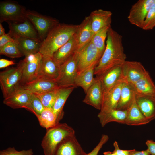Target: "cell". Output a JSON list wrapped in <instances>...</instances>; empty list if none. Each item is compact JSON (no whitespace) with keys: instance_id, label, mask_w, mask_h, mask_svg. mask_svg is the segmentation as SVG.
<instances>
[{"instance_id":"obj_6","label":"cell","mask_w":155,"mask_h":155,"mask_svg":"<svg viewBox=\"0 0 155 155\" xmlns=\"http://www.w3.org/2000/svg\"><path fill=\"white\" fill-rule=\"evenodd\" d=\"M102 56L91 40L78 51V75L93 65L97 66Z\"/></svg>"},{"instance_id":"obj_37","label":"cell","mask_w":155,"mask_h":155,"mask_svg":"<svg viewBox=\"0 0 155 155\" xmlns=\"http://www.w3.org/2000/svg\"><path fill=\"white\" fill-rule=\"evenodd\" d=\"M33 153L32 149L19 151L14 147H9L0 151V155H33Z\"/></svg>"},{"instance_id":"obj_42","label":"cell","mask_w":155,"mask_h":155,"mask_svg":"<svg viewBox=\"0 0 155 155\" xmlns=\"http://www.w3.org/2000/svg\"><path fill=\"white\" fill-rule=\"evenodd\" d=\"M15 64L13 60L1 59H0V68H4Z\"/></svg>"},{"instance_id":"obj_1","label":"cell","mask_w":155,"mask_h":155,"mask_svg":"<svg viewBox=\"0 0 155 155\" xmlns=\"http://www.w3.org/2000/svg\"><path fill=\"white\" fill-rule=\"evenodd\" d=\"M122 36L111 27L107 33L104 52L95 68L94 75L98 77L110 69L122 65L126 61Z\"/></svg>"},{"instance_id":"obj_21","label":"cell","mask_w":155,"mask_h":155,"mask_svg":"<svg viewBox=\"0 0 155 155\" xmlns=\"http://www.w3.org/2000/svg\"><path fill=\"white\" fill-rule=\"evenodd\" d=\"M112 16L111 11L102 9L96 10L91 13L90 16L94 34L104 27L111 26Z\"/></svg>"},{"instance_id":"obj_10","label":"cell","mask_w":155,"mask_h":155,"mask_svg":"<svg viewBox=\"0 0 155 155\" xmlns=\"http://www.w3.org/2000/svg\"><path fill=\"white\" fill-rule=\"evenodd\" d=\"M155 0H139L132 5L127 17L129 22L142 29L148 13Z\"/></svg>"},{"instance_id":"obj_27","label":"cell","mask_w":155,"mask_h":155,"mask_svg":"<svg viewBox=\"0 0 155 155\" xmlns=\"http://www.w3.org/2000/svg\"><path fill=\"white\" fill-rule=\"evenodd\" d=\"M127 115V110L113 109L106 111L100 112L97 117L101 126L104 127L111 122L125 124Z\"/></svg>"},{"instance_id":"obj_45","label":"cell","mask_w":155,"mask_h":155,"mask_svg":"<svg viewBox=\"0 0 155 155\" xmlns=\"http://www.w3.org/2000/svg\"><path fill=\"white\" fill-rule=\"evenodd\" d=\"M104 155H117L113 152L110 151H106L103 153Z\"/></svg>"},{"instance_id":"obj_43","label":"cell","mask_w":155,"mask_h":155,"mask_svg":"<svg viewBox=\"0 0 155 155\" xmlns=\"http://www.w3.org/2000/svg\"><path fill=\"white\" fill-rule=\"evenodd\" d=\"M129 155H150V154L147 149L141 151H137L135 149H132Z\"/></svg>"},{"instance_id":"obj_15","label":"cell","mask_w":155,"mask_h":155,"mask_svg":"<svg viewBox=\"0 0 155 155\" xmlns=\"http://www.w3.org/2000/svg\"><path fill=\"white\" fill-rule=\"evenodd\" d=\"M125 80L124 78L120 80L107 92L103 94L102 104L100 112H103L116 108Z\"/></svg>"},{"instance_id":"obj_13","label":"cell","mask_w":155,"mask_h":155,"mask_svg":"<svg viewBox=\"0 0 155 155\" xmlns=\"http://www.w3.org/2000/svg\"><path fill=\"white\" fill-rule=\"evenodd\" d=\"M121 67L123 78L132 84L141 78L147 71L142 63L138 61H126Z\"/></svg>"},{"instance_id":"obj_16","label":"cell","mask_w":155,"mask_h":155,"mask_svg":"<svg viewBox=\"0 0 155 155\" xmlns=\"http://www.w3.org/2000/svg\"><path fill=\"white\" fill-rule=\"evenodd\" d=\"M94 35L90 17V16L86 17L78 25L74 35L77 44L78 51L90 42Z\"/></svg>"},{"instance_id":"obj_25","label":"cell","mask_w":155,"mask_h":155,"mask_svg":"<svg viewBox=\"0 0 155 155\" xmlns=\"http://www.w3.org/2000/svg\"><path fill=\"white\" fill-rule=\"evenodd\" d=\"M135 99L136 93L133 85L125 80L121 88L120 98L116 109L127 110Z\"/></svg>"},{"instance_id":"obj_12","label":"cell","mask_w":155,"mask_h":155,"mask_svg":"<svg viewBox=\"0 0 155 155\" xmlns=\"http://www.w3.org/2000/svg\"><path fill=\"white\" fill-rule=\"evenodd\" d=\"M77 140L75 134L69 136L60 142L53 155H87Z\"/></svg>"},{"instance_id":"obj_30","label":"cell","mask_w":155,"mask_h":155,"mask_svg":"<svg viewBox=\"0 0 155 155\" xmlns=\"http://www.w3.org/2000/svg\"><path fill=\"white\" fill-rule=\"evenodd\" d=\"M96 66L93 65L78 75L75 81V86L81 87L86 93L96 80L94 75Z\"/></svg>"},{"instance_id":"obj_3","label":"cell","mask_w":155,"mask_h":155,"mask_svg":"<svg viewBox=\"0 0 155 155\" xmlns=\"http://www.w3.org/2000/svg\"><path fill=\"white\" fill-rule=\"evenodd\" d=\"M41 142L44 155H53L58 145L67 137L75 134V131L65 123H59L46 130Z\"/></svg>"},{"instance_id":"obj_7","label":"cell","mask_w":155,"mask_h":155,"mask_svg":"<svg viewBox=\"0 0 155 155\" xmlns=\"http://www.w3.org/2000/svg\"><path fill=\"white\" fill-rule=\"evenodd\" d=\"M77 51L60 66V72L56 82L59 87L73 86L78 75Z\"/></svg>"},{"instance_id":"obj_41","label":"cell","mask_w":155,"mask_h":155,"mask_svg":"<svg viewBox=\"0 0 155 155\" xmlns=\"http://www.w3.org/2000/svg\"><path fill=\"white\" fill-rule=\"evenodd\" d=\"M145 144L150 155H155V142L152 140H147Z\"/></svg>"},{"instance_id":"obj_31","label":"cell","mask_w":155,"mask_h":155,"mask_svg":"<svg viewBox=\"0 0 155 155\" xmlns=\"http://www.w3.org/2000/svg\"><path fill=\"white\" fill-rule=\"evenodd\" d=\"M36 117L41 126L46 130L58 124L57 117L52 108H44L41 114Z\"/></svg>"},{"instance_id":"obj_26","label":"cell","mask_w":155,"mask_h":155,"mask_svg":"<svg viewBox=\"0 0 155 155\" xmlns=\"http://www.w3.org/2000/svg\"><path fill=\"white\" fill-rule=\"evenodd\" d=\"M12 37L16 40L19 48L23 56L26 57L39 52L42 41L26 37L18 36Z\"/></svg>"},{"instance_id":"obj_14","label":"cell","mask_w":155,"mask_h":155,"mask_svg":"<svg viewBox=\"0 0 155 155\" xmlns=\"http://www.w3.org/2000/svg\"><path fill=\"white\" fill-rule=\"evenodd\" d=\"M59 72L60 66L55 62L52 57L43 55L37 77L56 82Z\"/></svg>"},{"instance_id":"obj_36","label":"cell","mask_w":155,"mask_h":155,"mask_svg":"<svg viewBox=\"0 0 155 155\" xmlns=\"http://www.w3.org/2000/svg\"><path fill=\"white\" fill-rule=\"evenodd\" d=\"M155 27V2L149 10L142 29L144 30L152 29Z\"/></svg>"},{"instance_id":"obj_39","label":"cell","mask_w":155,"mask_h":155,"mask_svg":"<svg viewBox=\"0 0 155 155\" xmlns=\"http://www.w3.org/2000/svg\"><path fill=\"white\" fill-rule=\"evenodd\" d=\"M11 42H16V41L10 36L9 33L0 36V47Z\"/></svg>"},{"instance_id":"obj_19","label":"cell","mask_w":155,"mask_h":155,"mask_svg":"<svg viewBox=\"0 0 155 155\" xmlns=\"http://www.w3.org/2000/svg\"><path fill=\"white\" fill-rule=\"evenodd\" d=\"M19 86L33 94L55 89L59 87L55 81L38 77L28 82L19 85Z\"/></svg>"},{"instance_id":"obj_24","label":"cell","mask_w":155,"mask_h":155,"mask_svg":"<svg viewBox=\"0 0 155 155\" xmlns=\"http://www.w3.org/2000/svg\"><path fill=\"white\" fill-rule=\"evenodd\" d=\"M75 87H60L52 109L57 118L58 123L63 118L64 115L63 108L65 104Z\"/></svg>"},{"instance_id":"obj_34","label":"cell","mask_w":155,"mask_h":155,"mask_svg":"<svg viewBox=\"0 0 155 155\" xmlns=\"http://www.w3.org/2000/svg\"><path fill=\"white\" fill-rule=\"evenodd\" d=\"M0 54L13 59L20 57L23 56L16 42H9L0 47Z\"/></svg>"},{"instance_id":"obj_5","label":"cell","mask_w":155,"mask_h":155,"mask_svg":"<svg viewBox=\"0 0 155 155\" xmlns=\"http://www.w3.org/2000/svg\"><path fill=\"white\" fill-rule=\"evenodd\" d=\"M43 57L40 52L30 54L18 64L21 70L22 78L19 85L28 82L37 76L40 64Z\"/></svg>"},{"instance_id":"obj_17","label":"cell","mask_w":155,"mask_h":155,"mask_svg":"<svg viewBox=\"0 0 155 155\" xmlns=\"http://www.w3.org/2000/svg\"><path fill=\"white\" fill-rule=\"evenodd\" d=\"M31 94L18 86L4 98L3 103L13 109L24 108L28 102Z\"/></svg>"},{"instance_id":"obj_32","label":"cell","mask_w":155,"mask_h":155,"mask_svg":"<svg viewBox=\"0 0 155 155\" xmlns=\"http://www.w3.org/2000/svg\"><path fill=\"white\" fill-rule=\"evenodd\" d=\"M59 87L56 89L34 94L40 99L44 108H52Z\"/></svg>"},{"instance_id":"obj_29","label":"cell","mask_w":155,"mask_h":155,"mask_svg":"<svg viewBox=\"0 0 155 155\" xmlns=\"http://www.w3.org/2000/svg\"><path fill=\"white\" fill-rule=\"evenodd\" d=\"M127 110L125 124L131 126H139L147 124L150 122L140 110L137 104L136 99Z\"/></svg>"},{"instance_id":"obj_4","label":"cell","mask_w":155,"mask_h":155,"mask_svg":"<svg viewBox=\"0 0 155 155\" xmlns=\"http://www.w3.org/2000/svg\"><path fill=\"white\" fill-rule=\"evenodd\" d=\"M25 15L36 29L42 42L51 30L59 23V20L55 18L33 11L26 10Z\"/></svg>"},{"instance_id":"obj_35","label":"cell","mask_w":155,"mask_h":155,"mask_svg":"<svg viewBox=\"0 0 155 155\" xmlns=\"http://www.w3.org/2000/svg\"><path fill=\"white\" fill-rule=\"evenodd\" d=\"M25 109L34 113L36 117L40 115L44 108L40 99L34 94L32 93Z\"/></svg>"},{"instance_id":"obj_22","label":"cell","mask_w":155,"mask_h":155,"mask_svg":"<svg viewBox=\"0 0 155 155\" xmlns=\"http://www.w3.org/2000/svg\"><path fill=\"white\" fill-rule=\"evenodd\" d=\"M121 65L110 69L101 75L96 77L100 81L103 94L107 92L120 80L123 78Z\"/></svg>"},{"instance_id":"obj_40","label":"cell","mask_w":155,"mask_h":155,"mask_svg":"<svg viewBox=\"0 0 155 155\" xmlns=\"http://www.w3.org/2000/svg\"><path fill=\"white\" fill-rule=\"evenodd\" d=\"M114 148V150L112 152L117 155H129L132 150H123L120 149L119 146L117 142L115 141L113 143Z\"/></svg>"},{"instance_id":"obj_44","label":"cell","mask_w":155,"mask_h":155,"mask_svg":"<svg viewBox=\"0 0 155 155\" xmlns=\"http://www.w3.org/2000/svg\"><path fill=\"white\" fill-rule=\"evenodd\" d=\"M6 34L5 32L4 28L2 24V23H0V36L5 35Z\"/></svg>"},{"instance_id":"obj_18","label":"cell","mask_w":155,"mask_h":155,"mask_svg":"<svg viewBox=\"0 0 155 155\" xmlns=\"http://www.w3.org/2000/svg\"><path fill=\"white\" fill-rule=\"evenodd\" d=\"M83 102L100 110L102 104L103 93L100 81L99 78H96L92 85L89 88Z\"/></svg>"},{"instance_id":"obj_8","label":"cell","mask_w":155,"mask_h":155,"mask_svg":"<svg viewBox=\"0 0 155 155\" xmlns=\"http://www.w3.org/2000/svg\"><path fill=\"white\" fill-rule=\"evenodd\" d=\"M24 7L17 2L5 1L0 3V23L23 21L26 18Z\"/></svg>"},{"instance_id":"obj_11","label":"cell","mask_w":155,"mask_h":155,"mask_svg":"<svg viewBox=\"0 0 155 155\" xmlns=\"http://www.w3.org/2000/svg\"><path fill=\"white\" fill-rule=\"evenodd\" d=\"M7 22L9 29L8 33L11 37H26L41 41L36 29L27 18L22 21Z\"/></svg>"},{"instance_id":"obj_9","label":"cell","mask_w":155,"mask_h":155,"mask_svg":"<svg viewBox=\"0 0 155 155\" xmlns=\"http://www.w3.org/2000/svg\"><path fill=\"white\" fill-rule=\"evenodd\" d=\"M21 78V70L18 66L7 69L0 72V87L4 98L19 86Z\"/></svg>"},{"instance_id":"obj_33","label":"cell","mask_w":155,"mask_h":155,"mask_svg":"<svg viewBox=\"0 0 155 155\" xmlns=\"http://www.w3.org/2000/svg\"><path fill=\"white\" fill-rule=\"evenodd\" d=\"M111 26L105 27L94 34L92 41L99 52L103 55L106 44L105 41L107 38V33Z\"/></svg>"},{"instance_id":"obj_38","label":"cell","mask_w":155,"mask_h":155,"mask_svg":"<svg viewBox=\"0 0 155 155\" xmlns=\"http://www.w3.org/2000/svg\"><path fill=\"white\" fill-rule=\"evenodd\" d=\"M109 139L107 135L102 134L98 144L90 152L88 153L87 155H98L99 151Z\"/></svg>"},{"instance_id":"obj_28","label":"cell","mask_w":155,"mask_h":155,"mask_svg":"<svg viewBox=\"0 0 155 155\" xmlns=\"http://www.w3.org/2000/svg\"><path fill=\"white\" fill-rule=\"evenodd\" d=\"M132 85L136 95L155 96V85L147 71L141 78Z\"/></svg>"},{"instance_id":"obj_23","label":"cell","mask_w":155,"mask_h":155,"mask_svg":"<svg viewBox=\"0 0 155 155\" xmlns=\"http://www.w3.org/2000/svg\"><path fill=\"white\" fill-rule=\"evenodd\" d=\"M136 101L143 115L150 121L155 119V96L136 95Z\"/></svg>"},{"instance_id":"obj_2","label":"cell","mask_w":155,"mask_h":155,"mask_svg":"<svg viewBox=\"0 0 155 155\" xmlns=\"http://www.w3.org/2000/svg\"><path fill=\"white\" fill-rule=\"evenodd\" d=\"M78 25L59 23L49 32L42 42L39 52L43 55L52 57L53 53L74 36Z\"/></svg>"},{"instance_id":"obj_20","label":"cell","mask_w":155,"mask_h":155,"mask_svg":"<svg viewBox=\"0 0 155 155\" xmlns=\"http://www.w3.org/2000/svg\"><path fill=\"white\" fill-rule=\"evenodd\" d=\"M74 35L53 55V59L59 66L78 51L77 44Z\"/></svg>"}]
</instances>
